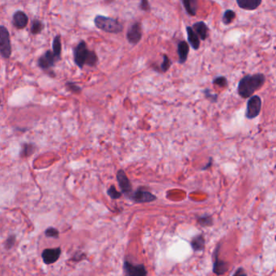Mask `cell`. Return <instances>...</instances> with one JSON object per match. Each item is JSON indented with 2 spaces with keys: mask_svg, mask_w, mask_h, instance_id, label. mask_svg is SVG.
Masks as SVG:
<instances>
[{
  "mask_svg": "<svg viewBox=\"0 0 276 276\" xmlns=\"http://www.w3.org/2000/svg\"><path fill=\"white\" fill-rule=\"evenodd\" d=\"M198 223L202 227H210L213 225V218L210 215H204V216H199L198 218Z\"/></svg>",
  "mask_w": 276,
  "mask_h": 276,
  "instance_id": "23",
  "label": "cell"
},
{
  "mask_svg": "<svg viewBox=\"0 0 276 276\" xmlns=\"http://www.w3.org/2000/svg\"><path fill=\"white\" fill-rule=\"evenodd\" d=\"M52 46H53V53L55 54L58 60H60L61 53H62V41H61V36L59 35H57L53 39Z\"/></svg>",
  "mask_w": 276,
  "mask_h": 276,
  "instance_id": "20",
  "label": "cell"
},
{
  "mask_svg": "<svg viewBox=\"0 0 276 276\" xmlns=\"http://www.w3.org/2000/svg\"><path fill=\"white\" fill-rule=\"evenodd\" d=\"M238 7L246 11H254L259 8L262 0H236Z\"/></svg>",
  "mask_w": 276,
  "mask_h": 276,
  "instance_id": "17",
  "label": "cell"
},
{
  "mask_svg": "<svg viewBox=\"0 0 276 276\" xmlns=\"http://www.w3.org/2000/svg\"><path fill=\"white\" fill-rule=\"evenodd\" d=\"M262 109V99L255 95L250 97L248 100L245 117L248 119H254L259 115Z\"/></svg>",
  "mask_w": 276,
  "mask_h": 276,
  "instance_id": "5",
  "label": "cell"
},
{
  "mask_svg": "<svg viewBox=\"0 0 276 276\" xmlns=\"http://www.w3.org/2000/svg\"><path fill=\"white\" fill-rule=\"evenodd\" d=\"M14 237H11V238H8V240L7 241V244H10L11 246H12L13 245V243H14Z\"/></svg>",
  "mask_w": 276,
  "mask_h": 276,
  "instance_id": "32",
  "label": "cell"
},
{
  "mask_svg": "<svg viewBox=\"0 0 276 276\" xmlns=\"http://www.w3.org/2000/svg\"><path fill=\"white\" fill-rule=\"evenodd\" d=\"M140 8L144 12L150 11V3L148 2V0H141Z\"/></svg>",
  "mask_w": 276,
  "mask_h": 276,
  "instance_id": "30",
  "label": "cell"
},
{
  "mask_svg": "<svg viewBox=\"0 0 276 276\" xmlns=\"http://www.w3.org/2000/svg\"><path fill=\"white\" fill-rule=\"evenodd\" d=\"M212 84L214 85H217V86L221 87H228V80L224 76H217V77L214 79Z\"/></svg>",
  "mask_w": 276,
  "mask_h": 276,
  "instance_id": "24",
  "label": "cell"
},
{
  "mask_svg": "<svg viewBox=\"0 0 276 276\" xmlns=\"http://www.w3.org/2000/svg\"><path fill=\"white\" fill-rule=\"evenodd\" d=\"M171 65H172V62L169 58V56L167 54H163V62L160 65V68L163 72H166L170 69Z\"/></svg>",
  "mask_w": 276,
  "mask_h": 276,
  "instance_id": "25",
  "label": "cell"
},
{
  "mask_svg": "<svg viewBox=\"0 0 276 276\" xmlns=\"http://www.w3.org/2000/svg\"><path fill=\"white\" fill-rule=\"evenodd\" d=\"M98 58L94 51H89L85 41H80L74 49V62L78 68L82 69L84 66L94 67L97 65Z\"/></svg>",
  "mask_w": 276,
  "mask_h": 276,
  "instance_id": "2",
  "label": "cell"
},
{
  "mask_svg": "<svg viewBox=\"0 0 276 276\" xmlns=\"http://www.w3.org/2000/svg\"><path fill=\"white\" fill-rule=\"evenodd\" d=\"M66 87H68V89L69 91L75 92V93H79V92H81V88L75 83L68 82L66 84Z\"/></svg>",
  "mask_w": 276,
  "mask_h": 276,
  "instance_id": "27",
  "label": "cell"
},
{
  "mask_svg": "<svg viewBox=\"0 0 276 276\" xmlns=\"http://www.w3.org/2000/svg\"><path fill=\"white\" fill-rule=\"evenodd\" d=\"M61 250L59 248L55 249H46L42 253V259L46 264H52L60 257Z\"/></svg>",
  "mask_w": 276,
  "mask_h": 276,
  "instance_id": "11",
  "label": "cell"
},
{
  "mask_svg": "<svg viewBox=\"0 0 276 276\" xmlns=\"http://www.w3.org/2000/svg\"><path fill=\"white\" fill-rule=\"evenodd\" d=\"M108 194L109 196L111 197L112 199H119L121 197V193L117 191V190L115 189V187L114 186H112L109 190H108Z\"/></svg>",
  "mask_w": 276,
  "mask_h": 276,
  "instance_id": "28",
  "label": "cell"
},
{
  "mask_svg": "<svg viewBox=\"0 0 276 276\" xmlns=\"http://www.w3.org/2000/svg\"><path fill=\"white\" fill-rule=\"evenodd\" d=\"M0 52L1 56L5 59L9 58L12 54L9 32L3 25L0 27Z\"/></svg>",
  "mask_w": 276,
  "mask_h": 276,
  "instance_id": "4",
  "label": "cell"
},
{
  "mask_svg": "<svg viewBox=\"0 0 276 276\" xmlns=\"http://www.w3.org/2000/svg\"><path fill=\"white\" fill-rule=\"evenodd\" d=\"M182 2L187 14L190 17H195L199 8L198 0H182Z\"/></svg>",
  "mask_w": 276,
  "mask_h": 276,
  "instance_id": "18",
  "label": "cell"
},
{
  "mask_svg": "<svg viewBox=\"0 0 276 276\" xmlns=\"http://www.w3.org/2000/svg\"><path fill=\"white\" fill-rule=\"evenodd\" d=\"M275 239H276V238H275Z\"/></svg>",
  "mask_w": 276,
  "mask_h": 276,
  "instance_id": "34",
  "label": "cell"
},
{
  "mask_svg": "<svg viewBox=\"0 0 276 276\" xmlns=\"http://www.w3.org/2000/svg\"><path fill=\"white\" fill-rule=\"evenodd\" d=\"M233 276H246V273L244 272V269L242 268H239V269L237 270V272L233 274Z\"/></svg>",
  "mask_w": 276,
  "mask_h": 276,
  "instance_id": "31",
  "label": "cell"
},
{
  "mask_svg": "<svg viewBox=\"0 0 276 276\" xmlns=\"http://www.w3.org/2000/svg\"><path fill=\"white\" fill-rule=\"evenodd\" d=\"M220 247H221V245H218V247L216 248V251H215V261H214L213 265V273L217 275V276H222V275L225 274L228 270V263L224 262V260H221L219 259Z\"/></svg>",
  "mask_w": 276,
  "mask_h": 276,
  "instance_id": "8",
  "label": "cell"
},
{
  "mask_svg": "<svg viewBox=\"0 0 276 276\" xmlns=\"http://www.w3.org/2000/svg\"><path fill=\"white\" fill-rule=\"evenodd\" d=\"M142 36H143L142 27H141V24L139 22L134 23L129 28L127 34H126V37H127L129 43H131V45L138 44L140 41Z\"/></svg>",
  "mask_w": 276,
  "mask_h": 276,
  "instance_id": "7",
  "label": "cell"
},
{
  "mask_svg": "<svg viewBox=\"0 0 276 276\" xmlns=\"http://www.w3.org/2000/svg\"><path fill=\"white\" fill-rule=\"evenodd\" d=\"M131 198L134 199V201H136V203H139V204L149 203V202L154 201L156 199L155 195H153L150 192L147 191L142 188L137 190L136 192H134L133 194H131Z\"/></svg>",
  "mask_w": 276,
  "mask_h": 276,
  "instance_id": "9",
  "label": "cell"
},
{
  "mask_svg": "<svg viewBox=\"0 0 276 276\" xmlns=\"http://www.w3.org/2000/svg\"><path fill=\"white\" fill-rule=\"evenodd\" d=\"M94 24L97 29L109 34H119L123 29V25L118 19L104 16L95 17Z\"/></svg>",
  "mask_w": 276,
  "mask_h": 276,
  "instance_id": "3",
  "label": "cell"
},
{
  "mask_svg": "<svg viewBox=\"0 0 276 276\" xmlns=\"http://www.w3.org/2000/svg\"><path fill=\"white\" fill-rule=\"evenodd\" d=\"M58 61L53 51H46V53L38 58V67L41 70H51L54 67L55 63Z\"/></svg>",
  "mask_w": 276,
  "mask_h": 276,
  "instance_id": "6",
  "label": "cell"
},
{
  "mask_svg": "<svg viewBox=\"0 0 276 276\" xmlns=\"http://www.w3.org/2000/svg\"><path fill=\"white\" fill-rule=\"evenodd\" d=\"M12 23L17 29H24L29 23V17L24 12L22 11H17L15 12L12 18Z\"/></svg>",
  "mask_w": 276,
  "mask_h": 276,
  "instance_id": "12",
  "label": "cell"
},
{
  "mask_svg": "<svg viewBox=\"0 0 276 276\" xmlns=\"http://www.w3.org/2000/svg\"><path fill=\"white\" fill-rule=\"evenodd\" d=\"M124 270L126 275H129V276H146L147 275L145 267H143V265L134 266L131 264V262H126V261L124 264Z\"/></svg>",
  "mask_w": 276,
  "mask_h": 276,
  "instance_id": "13",
  "label": "cell"
},
{
  "mask_svg": "<svg viewBox=\"0 0 276 276\" xmlns=\"http://www.w3.org/2000/svg\"><path fill=\"white\" fill-rule=\"evenodd\" d=\"M236 12L233 10L228 9L226 10L225 12H224L223 17H222V21L225 25L230 24L235 19Z\"/></svg>",
  "mask_w": 276,
  "mask_h": 276,
  "instance_id": "22",
  "label": "cell"
},
{
  "mask_svg": "<svg viewBox=\"0 0 276 276\" xmlns=\"http://www.w3.org/2000/svg\"><path fill=\"white\" fill-rule=\"evenodd\" d=\"M190 52L189 44L187 41H181L177 44V54L180 64H184L187 62Z\"/></svg>",
  "mask_w": 276,
  "mask_h": 276,
  "instance_id": "15",
  "label": "cell"
},
{
  "mask_svg": "<svg viewBox=\"0 0 276 276\" xmlns=\"http://www.w3.org/2000/svg\"><path fill=\"white\" fill-rule=\"evenodd\" d=\"M117 178H118L119 187L124 194H126L127 196L131 195L132 189H131V182L129 181L128 177H126L124 171L119 170V172L117 173Z\"/></svg>",
  "mask_w": 276,
  "mask_h": 276,
  "instance_id": "10",
  "label": "cell"
},
{
  "mask_svg": "<svg viewBox=\"0 0 276 276\" xmlns=\"http://www.w3.org/2000/svg\"><path fill=\"white\" fill-rule=\"evenodd\" d=\"M211 164H212V159H210V160H209L208 164H207V165H206V167L203 168V169H202V170H207V169H208V168L211 167Z\"/></svg>",
  "mask_w": 276,
  "mask_h": 276,
  "instance_id": "33",
  "label": "cell"
},
{
  "mask_svg": "<svg viewBox=\"0 0 276 276\" xmlns=\"http://www.w3.org/2000/svg\"><path fill=\"white\" fill-rule=\"evenodd\" d=\"M204 93L207 99L211 101V102L215 103V102H217V100H218V95L212 94L211 92V90L209 89V88H206V89L204 90Z\"/></svg>",
  "mask_w": 276,
  "mask_h": 276,
  "instance_id": "26",
  "label": "cell"
},
{
  "mask_svg": "<svg viewBox=\"0 0 276 276\" xmlns=\"http://www.w3.org/2000/svg\"><path fill=\"white\" fill-rule=\"evenodd\" d=\"M186 29H187L188 42L191 46L192 49L194 51L199 50V47H200V41H201L199 35L196 34V32L194 31L192 27L187 26Z\"/></svg>",
  "mask_w": 276,
  "mask_h": 276,
  "instance_id": "14",
  "label": "cell"
},
{
  "mask_svg": "<svg viewBox=\"0 0 276 276\" xmlns=\"http://www.w3.org/2000/svg\"><path fill=\"white\" fill-rule=\"evenodd\" d=\"M192 28L199 35L202 41H206L208 37L209 29L206 23L204 21H198L193 24Z\"/></svg>",
  "mask_w": 276,
  "mask_h": 276,
  "instance_id": "16",
  "label": "cell"
},
{
  "mask_svg": "<svg viewBox=\"0 0 276 276\" xmlns=\"http://www.w3.org/2000/svg\"><path fill=\"white\" fill-rule=\"evenodd\" d=\"M46 235L49 238H58V232L56 228H49L46 229Z\"/></svg>",
  "mask_w": 276,
  "mask_h": 276,
  "instance_id": "29",
  "label": "cell"
},
{
  "mask_svg": "<svg viewBox=\"0 0 276 276\" xmlns=\"http://www.w3.org/2000/svg\"><path fill=\"white\" fill-rule=\"evenodd\" d=\"M191 247L194 251H203L205 249V238L202 234L197 235L192 239L190 242Z\"/></svg>",
  "mask_w": 276,
  "mask_h": 276,
  "instance_id": "19",
  "label": "cell"
},
{
  "mask_svg": "<svg viewBox=\"0 0 276 276\" xmlns=\"http://www.w3.org/2000/svg\"><path fill=\"white\" fill-rule=\"evenodd\" d=\"M45 28V24L40 19H35L33 20L31 24V33L34 35L41 34Z\"/></svg>",
  "mask_w": 276,
  "mask_h": 276,
  "instance_id": "21",
  "label": "cell"
},
{
  "mask_svg": "<svg viewBox=\"0 0 276 276\" xmlns=\"http://www.w3.org/2000/svg\"><path fill=\"white\" fill-rule=\"evenodd\" d=\"M266 82V76L262 73L245 75L238 84V92L244 99L252 97L256 91L260 89Z\"/></svg>",
  "mask_w": 276,
  "mask_h": 276,
  "instance_id": "1",
  "label": "cell"
}]
</instances>
